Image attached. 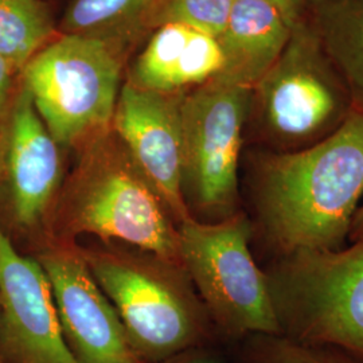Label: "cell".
<instances>
[{"label": "cell", "instance_id": "cell-1", "mask_svg": "<svg viewBox=\"0 0 363 363\" xmlns=\"http://www.w3.org/2000/svg\"><path fill=\"white\" fill-rule=\"evenodd\" d=\"M247 194L255 237L272 259L298 249H339L363 196V112L295 152L249 156Z\"/></svg>", "mask_w": 363, "mask_h": 363}, {"label": "cell", "instance_id": "cell-2", "mask_svg": "<svg viewBox=\"0 0 363 363\" xmlns=\"http://www.w3.org/2000/svg\"><path fill=\"white\" fill-rule=\"evenodd\" d=\"M79 152L55 202L46 242L93 235L181 262L177 222L115 132L106 130Z\"/></svg>", "mask_w": 363, "mask_h": 363}, {"label": "cell", "instance_id": "cell-3", "mask_svg": "<svg viewBox=\"0 0 363 363\" xmlns=\"http://www.w3.org/2000/svg\"><path fill=\"white\" fill-rule=\"evenodd\" d=\"M81 252L113 304L139 362H163L211 346L218 337L179 261L116 242L81 247Z\"/></svg>", "mask_w": 363, "mask_h": 363}, {"label": "cell", "instance_id": "cell-4", "mask_svg": "<svg viewBox=\"0 0 363 363\" xmlns=\"http://www.w3.org/2000/svg\"><path fill=\"white\" fill-rule=\"evenodd\" d=\"M354 111L343 78L303 18L252 89L247 121H253L261 150L295 152L331 136Z\"/></svg>", "mask_w": 363, "mask_h": 363}, {"label": "cell", "instance_id": "cell-5", "mask_svg": "<svg viewBox=\"0 0 363 363\" xmlns=\"http://www.w3.org/2000/svg\"><path fill=\"white\" fill-rule=\"evenodd\" d=\"M264 271L280 335L363 357V240L294 250Z\"/></svg>", "mask_w": 363, "mask_h": 363}, {"label": "cell", "instance_id": "cell-6", "mask_svg": "<svg viewBox=\"0 0 363 363\" xmlns=\"http://www.w3.org/2000/svg\"><path fill=\"white\" fill-rule=\"evenodd\" d=\"M253 238V225L245 210L218 222L189 217L178 225L182 265L217 337L226 340L280 335L267 274L250 250Z\"/></svg>", "mask_w": 363, "mask_h": 363}, {"label": "cell", "instance_id": "cell-7", "mask_svg": "<svg viewBox=\"0 0 363 363\" xmlns=\"http://www.w3.org/2000/svg\"><path fill=\"white\" fill-rule=\"evenodd\" d=\"M22 74L39 116L61 147L79 150L111 130L121 89L115 45L65 34L43 46Z\"/></svg>", "mask_w": 363, "mask_h": 363}, {"label": "cell", "instance_id": "cell-8", "mask_svg": "<svg viewBox=\"0 0 363 363\" xmlns=\"http://www.w3.org/2000/svg\"><path fill=\"white\" fill-rule=\"evenodd\" d=\"M252 89L210 79L182 100V194L194 220L241 211L240 159Z\"/></svg>", "mask_w": 363, "mask_h": 363}, {"label": "cell", "instance_id": "cell-9", "mask_svg": "<svg viewBox=\"0 0 363 363\" xmlns=\"http://www.w3.org/2000/svg\"><path fill=\"white\" fill-rule=\"evenodd\" d=\"M35 259L48 276L62 337L78 363H140L77 242H46Z\"/></svg>", "mask_w": 363, "mask_h": 363}, {"label": "cell", "instance_id": "cell-10", "mask_svg": "<svg viewBox=\"0 0 363 363\" xmlns=\"http://www.w3.org/2000/svg\"><path fill=\"white\" fill-rule=\"evenodd\" d=\"M4 132L6 199L13 229L48 241L52 210L61 191V145L39 116L25 86L13 96ZM1 179V178H0Z\"/></svg>", "mask_w": 363, "mask_h": 363}, {"label": "cell", "instance_id": "cell-11", "mask_svg": "<svg viewBox=\"0 0 363 363\" xmlns=\"http://www.w3.org/2000/svg\"><path fill=\"white\" fill-rule=\"evenodd\" d=\"M0 354L6 363H78L66 346L48 276L0 222Z\"/></svg>", "mask_w": 363, "mask_h": 363}, {"label": "cell", "instance_id": "cell-12", "mask_svg": "<svg viewBox=\"0 0 363 363\" xmlns=\"http://www.w3.org/2000/svg\"><path fill=\"white\" fill-rule=\"evenodd\" d=\"M184 93L145 91L125 82L118 93L111 124V130L164 202L177 225L190 217L182 194Z\"/></svg>", "mask_w": 363, "mask_h": 363}, {"label": "cell", "instance_id": "cell-13", "mask_svg": "<svg viewBox=\"0 0 363 363\" xmlns=\"http://www.w3.org/2000/svg\"><path fill=\"white\" fill-rule=\"evenodd\" d=\"M223 58L218 40L183 25L156 27L136 58L128 84L159 93H184L218 76Z\"/></svg>", "mask_w": 363, "mask_h": 363}, {"label": "cell", "instance_id": "cell-14", "mask_svg": "<svg viewBox=\"0 0 363 363\" xmlns=\"http://www.w3.org/2000/svg\"><path fill=\"white\" fill-rule=\"evenodd\" d=\"M292 26L264 0H234L225 30L218 37L223 64L222 82L253 89L284 50Z\"/></svg>", "mask_w": 363, "mask_h": 363}, {"label": "cell", "instance_id": "cell-15", "mask_svg": "<svg viewBox=\"0 0 363 363\" xmlns=\"http://www.w3.org/2000/svg\"><path fill=\"white\" fill-rule=\"evenodd\" d=\"M304 21L363 112V0H312Z\"/></svg>", "mask_w": 363, "mask_h": 363}, {"label": "cell", "instance_id": "cell-16", "mask_svg": "<svg viewBox=\"0 0 363 363\" xmlns=\"http://www.w3.org/2000/svg\"><path fill=\"white\" fill-rule=\"evenodd\" d=\"M157 0H74L64 19L65 34L118 39L147 25Z\"/></svg>", "mask_w": 363, "mask_h": 363}, {"label": "cell", "instance_id": "cell-17", "mask_svg": "<svg viewBox=\"0 0 363 363\" xmlns=\"http://www.w3.org/2000/svg\"><path fill=\"white\" fill-rule=\"evenodd\" d=\"M52 33V16L39 0H0V57L13 72H22Z\"/></svg>", "mask_w": 363, "mask_h": 363}, {"label": "cell", "instance_id": "cell-18", "mask_svg": "<svg viewBox=\"0 0 363 363\" xmlns=\"http://www.w3.org/2000/svg\"><path fill=\"white\" fill-rule=\"evenodd\" d=\"M240 343V363H363V357L347 351L307 345L284 335L257 334Z\"/></svg>", "mask_w": 363, "mask_h": 363}, {"label": "cell", "instance_id": "cell-19", "mask_svg": "<svg viewBox=\"0 0 363 363\" xmlns=\"http://www.w3.org/2000/svg\"><path fill=\"white\" fill-rule=\"evenodd\" d=\"M233 4L234 0H157L147 26L183 25L218 39Z\"/></svg>", "mask_w": 363, "mask_h": 363}, {"label": "cell", "instance_id": "cell-20", "mask_svg": "<svg viewBox=\"0 0 363 363\" xmlns=\"http://www.w3.org/2000/svg\"><path fill=\"white\" fill-rule=\"evenodd\" d=\"M159 363H226L211 346H201L183 351Z\"/></svg>", "mask_w": 363, "mask_h": 363}, {"label": "cell", "instance_id": "cell-21", "mask_svg": "<svg viewBox=\"0 0 363 363\" xmlns=\"http://www.w3.org/2000/svg\"><path fill=\"white\" fill-rule=\"evenodd\" d=\"M264 1L273 6L286 18V22L294 27L306 16L312 0H264Z\"/></svg>", "mask_w": 363, "mask_h": 363}, {"label": "cell", "instance_id": "cell-22", "mask_svg": "<svg viewBox=\"0 0 363 363\" xmlns=\"http://www.w3.org/2000/svg\"><path fill=\"white\" fill-rule=\"evenodd\" d=\"M13 67L3 57H0V121L7 117L13 103Z\"/></svg>", "mask_w": 363, "mask_h": 363}, {"label": "cell", "instance_id": "cell-23", "mask_svg": "<svg viewBox=\"0 0 363 363\" xmlns=\"http://www.w3.org/2000/svg\"><path fill=\"white\" fill-rule=\"evenodd\" d=\"M349 240H350L351 242L363 240V205L357 210V213H355V216L352 218Z\"/></svg>", "mask_w": 363, "mask_h": 363}, {"label": "cell", "instance_id": "cell-24", "mask_svg": "<svg viewBox=\"0 0 363 363\" xmlns=\"http://www.w3.org/2000/svg\"><path fill=\"white\" fill-rule=\"evenodd\" d=\"M3 166H4V133L0 132V178L3 174Z\"/></svg>", "mask_w": 363, "mask_h": 363}, {"label": "cell", "instance_id": "cell-25", "mask_svg": "<svg viewBox=\"0 0 363 363\" xmlns=\"http://www.w3.org/2000/svg\"><path fill=\"white\" fill-rule=\"evenodd\" d=\"M0 363H6L4 362V359H3V357H1V354H0Z\"/></svg>", "mask_w": 363, "mask_h": 363}]
</instances>
